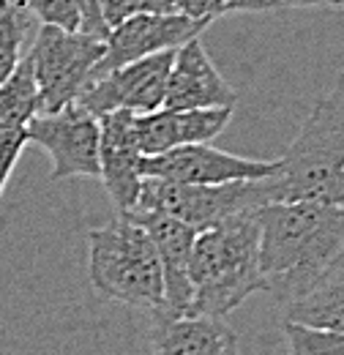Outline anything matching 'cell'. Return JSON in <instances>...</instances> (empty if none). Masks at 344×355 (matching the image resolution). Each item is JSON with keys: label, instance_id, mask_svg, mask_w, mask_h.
<instances>
[{"label": "cell", "instance_id": "6da1fadb", "mask_svg": "<svg viewBox=\"0 0 344 355\" xmlns=\"http://www.w3.org/2000/svg\"><path fill=\"white\" fill-rule=\"evenodd\" d=\"M259 216V270L284 306L344 257V208L293 200L268 202Z\"/></svg>", "mask_w": 344, "mask_h": 355}, {"label": "cell", "instance_id": "7a4b0ae2", "mask_svg": "<svg viewBox=\"0 0 344 355\" xmlns=\"http://www.w3.org/2000/svg\"><path fill=\"white\" fill-rule=\"evenodd\" d=\"M191 309L194 317L224 320L249 295L265 290L259 270L257 211L205 227L197 232L189 260Z\"/></svg>", "mask_w": 344, "mask_h": 355}, {"label": "cell", "instance_id": "3957f363", "mask_svg": "<svg viewBox=\"0 0 344 355\" xmlns=\"http://www.w3.org/2000/svg\"><path fill=\"white\" fill-rule=\"evenodd\" d=\"M270 202L314 200L344 208V71L306 115L268 178Z\"/></svg>", "mask_w": 344, "mask_h": 355}, {"label": "cell", "instance_id": "277c9868", "mask_svg": "<svg viewBox=\"0 0 344 355\" xmlns=\"http://www.w3.org/2000/svg\"><path fill=\"white\" fill-rule=\"evenodd\" d=\"M87 276L93 290L131 309L164 311V273L159 252L129 214L87 232Z\"/></svg>", "mask_w": 344, "mask_h": 355}, {"label": "cell", "instance_id": "5b68a950", "mask_svg": "<svg viewBox=\"0 0 344 355\" xmlns=\"http://www.w3.org/2000/svg\"><path fill=\"white\" fill-rule=\"evenodd\" d=\"M270 202L268 178L262 180H235L218 186L200 183H172L162 178H142L139 200L134 211H153L164 214L178 222L194 227L197 232L205 227L259 211Z\"/></svg>", "mask_w": 344, "mask_h": 355}, {"label": "cell", "instance_id": "8992f818", "mask_svg": "<svg viewBox=\"0 0 344 355\" xmlns=\"http://www.w3.org/2000/svg\"><path fill=\"white\" fill-rule=\"evenodd\" d=\"M42 93V112H55L80 98L98 60L104 58V39L83 31H63L42 25L25 55Z\"/></svg>", "mask_w": 344, "mask_h": 355}, {"label": "cell", "instance_id": "52a82bcc", "mask_svg": "<svg viewBox=\"0 0 344 355\" xmlns=\"http://www.w3.org/2000/svg\"><path fill=\"white\" fill-rule=\"evenodd\" d=\"M28 142L39 145L52 159V180L98 178V118L83 104H69L55 112H42L28 123Z\"/></svg>", "mask_w": 344, "mask_h": 355}, {"label": "cell", "instance_id": "ba28073f", "mask_svg": "<svg viewBox=\"0 0 344 355\" xmlns=\"http://www.w3.org/2000/svg\"><path fill=\"white\" fill-rule=\"evenodd\" d=\"M172 60H175V49L112 69L90 80L85 90L80 93L77 104H83L96 118L118 110H126L134 115L156 112L164 107V98H167Z\"/></svg>", "mask_w": 344, "mask_h": 355}, {"label": "cell", "instance_id": "9c48e42d", "mask_svg": "<svg viewBox=\"0 0 344 355\" xmlns=\"http://www.w3.org/2000/svg\"><path fill=\"white\" fill-rule=\"evenodd\" d=\"M279 173V159H246L218 150L211 142L180 145L156 156H142V178H162L172 183L218 186L235 180H262Z\"/></svg>", "mask_w": 344, "mask_h": 355}, {"label": "cell", "instance_id": "30bf717a", "mask_svg": "<svg viewBox=\"0 0 344 355\" xmlns=\"http://www.w3.org/2000/svg\"><path fill=\"white\" fill-rule=\"evenodd\" d=\"M211 22L191 19L186 14H134L110 28L104 39V58L98 60L90 80L134 60H142L159 52H172L191 39H200V33Z\"/></svg>", "mask_w": 344, "mask_h": 355}, {"label": "cell", "instance_id": "8fae6325", "mask_svg": "<svg viewBox=\"0 0 344 355\" xmlns=\"http://www.w3.org/2000/svg\"><path fill=\"white\" fill-rule=\"evenodd\" d=\"M98 178L118 214L134 211L142 186V150L134 139V112H107L98 118Z\"/></svg>", "mask_w": 344, "mask_h": 355}, {"label": "cell", "instance_id": "7c38bea8", "mask_svg": "<svg viewBox=\"0 0 344 355\" xmlns=\"http://www.w3.org/2000/svg\"><path fill=\"white\" fill-rule=\"evenodd\" d=\"M150 235L164 273V311L167 317H189L191 309V282H189V260L197 230L153 211H123Z\"/></svg>", "mask_w": 344, "mask_h": 355}, {"label": "cell", "instance_id": "4fadbf2b", "mask_svg": "<svg viewBox=\"0 0 344 355\" xmlns=\"http://www.w3.org/2000/svg\"><path fill=\"white\" fill-rule=\"evenodd\" d=\"M232 118V107L211 110H156L145 115H134V139L142 156H156L180 145L214 142L227 129Z\"/></svg>", "mask_w": 344, "mask_h": 355}, {"label": "cell", "instance_id": "5bb4252c", "mask_svg": "<svg viewBox=\"0 0 344 355\" xmlns=\"http://www.w3.org/2000/svg\"><path fill=\"white\" fill-rule=\"evenodd\" d=\"M238 96L230 83L218 74L208 49L200 39H191L175 49L170 85H167V110H211V107H235Z\"/></svg>", "mask_w": 344, "mask_h": 355}, {"label": "cell", "instance_id": "9a60e30c", "mask_svg": "<svg viewBox=\"0 0 344 355\" xmlns=\"http://www.w3.org/2000/svg\"><path fill=\"white\" fill-rule=\"evenodd\" d=\"M153 355H241L238 336L218 317L156 314L150 334Z\"/></svg>", "mask_w": 344, "mask_h": 355}, {"label": "cell", "instance_id": "2e32d148", "mask_svg": "<svg viewBox=\"0 0 344 355\" xmlns=\"http://www.w3.org/2000/svg\"><path fill=\"white\" fill-rule=\"evenodd\" d=\"M284 322L344 331V257L303 295L282 306Z\"/></svg>", "mask_w": 344, "mask_h": 355}, {"label": "cell", "instance_id": "e0dca14e", "mask_svg": "<svg viewBox=\"0 0 344 355\" xmlns=\"http://www.w3.org/2000/svg\"><path fill=\"white\" fill-rule=\"evenodd\" d=\"M36 115H42V93L31 60L22 55L14 74L0 85V132H25Z\"/></svg>", "mask_w": 344, "mask_h": 355}, {"label": "cell", "instance_id": "ac0fdd59", "mask_svg": "<svg viewBox=\"0 0 344 355\" xmlns=\"http://www.w3.org/2000/svg\"><path fill=\"white\" fill-rule=\"evenodd\" d=\"M25 36H28L25 11L19 6H14V3H8L6 8H0V85L19 66Z\"/></svg>", "mask_w": 344, "mask_h": 355}, {"label": "cell", "instance_id": "d6986e66", "mask_svg": "<svg viewBox=\"0 0 344 355\" xmlns=\"http://www.w3.org/2000/svg\"><path fill=\"white\" fill-rule=\"evenodd\" d=\"M284 339H287L290 355H344V331L284 322Z\"/></svg>", "mask_w": 344, "mask_h": 355}, {"label": "cell", "instance_id": "ffe728a7", "mask_svg": "<svg viewBox=\"0 0 344 355\" xmlns=\"http://www.w3.org/2000/svg\"><path fill=\"white\" fill-rule=\"evenodd\" d=\"M282 6L270 3V0H178V11L191 17V19H203V22H214L224 14H235V11H246V14H257V11H276Z\"/></svg>", "mask_w": 344, "mask_h": 355}, {"label": "cell", "instance_id": "44dd1931", "mask_svg": "<svg viewBox=\"0 0 344 355\" xmlns=\"http://www.w3.org/2000/svg\"><path fill=\"white\" fill-rule=\"evenodd\" d=\"M25 145H28L25 132H0V197H3V189L14 173Z\"/></svg>", "mask_w": 344, "mask_h": 355}, {"label": "cell", "instance_id": "7402d4cb", "mask_svg": "<svg viewBox=\"0 0 344 355\" xmlns=\"http://www.w3.org/2000/svg\"><path fill=\"white\" fill-rule=\"evenodd\" d=\"M270 3H276V6H293V8H309V6H320L317 0H270Z\"/></svg>", "mask_w": 344, "mask_h": 355}, {"label": "cell", "instance_id": "603a6c76", "mask_svg": "<svg viewBox=\"0 0 344 355\" xmlns=\"http://www.w3.org/2000/svg\"><path fill=\"white\" fill-rule=\"evenodd\" d=\"M320 6H336V8H344V0H317Z\"/></svg>", "mask_w": 344, "mask_h": 355}, {"label": "cell", "instance_id": "cb8c5ba5", "mask_svg": "<svg viewBox=\"0 0 344 355\" xmlns=\"http://www.w3.org/2000/svg\"><path fill=\"white\" fill-rule=\"evenodd\" d=\"M8 3H11V0H0V8H6V6H8Z\"/></svg>", "mask_w": 344, "mask_h": 355}]
</instances>
